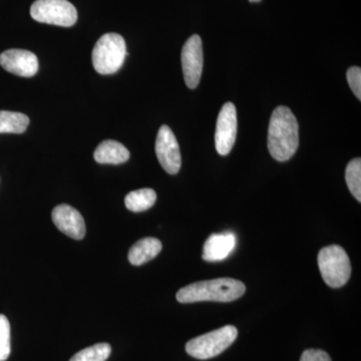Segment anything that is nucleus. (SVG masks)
<instances>
[{"mask_svg":"<svg viewBox=\"0 0 361 361\" xmlns=\"http://www.w3.org/2000/svg\"><path fill=\"white\" fill-rule=\"evenodd\" d=\"M299 146V126L296 116L287 106H280L271 116L268 128V149L279 161H288Z\"/></svg>","mask_w":361,"mask_h":361,"instance_id":"obj_1","label":"nucleus"},{"mask_svg":"<svg viewBox=\"0 0 361 361\" xmlns=\"http://www.w3.org/2000/svg\"><path fill=\"white\" fill-rule=\"evenodd\" d=\"M246 291V286L241 281L232 278L207 280L183 287L177 292L176 298L180 303L215 301L231 302L237 300Z\"/></svg>","mask_w":361,"mask_h":361,"instance_id":"obj_2","label":"nucleus"},{"mask_svg":"<svg viewBox=\"0 0 361 361\" xmlns=\"http://www.w3.org/2000/svg\"><path fill=\"white\" fill-rule=\"evenodd\" d=\"M127 56V45L122 35L106 33L99 37L92 49V65L97 73L111 75L122 68Z\"/></svg>","mask_w":361,"mask_h":361,"instance_id":"obj_3","label":"nucleus"},{"mask_svg":"<svg viewBox=\"0 0 361 361\" xmlns=\"http://www.w3.org/2000/svg\"><path fill=\"white\" fill-rule=\"evenodd\" d=\"M237 336L238 330L236 327L227 325L191 339L186 344V351L188 355L197 360H210L230 348Z\"/></svg>","mask_w":361,"mask_h":361,"instance_id":"obj_4","label":"nucleus"},{"mask_svg":"<svg viewBox=\"0 0 361 361\" xmlns=\"http://www.w3.org/2000/svg\"><path fill=\"white\" fill-rule=\"evenodd\" d=\"M318 267L325 283L339 288L348 283L351 274L350 260L342 247H324L318 254Z\"/></svg>","mask_w":361,"mask_h":361,"instance_id":"obj_5","label":"nucleus"},{"mask_svg":"<svg viewBox=\"0 0 361 361\" xmlns=\"http://www.w3.org/2000/svg\"><path fill=\"white\" fill-rule=\"evenodd\" d=\"M30 16L37 23L71 27L78 20V11L68 0H37Z\"/></svg>","mask_w":361,"mask_h":361,"instance_id":"obj_6","label":"nucleus"},{"mask_svg":"<svg viewBox=\"0 0 361 361\" xmlns=\"http://www.w3.org/2000/svg\"><path fill=\"white\" fill-rule=\"evenodd\" d=\"M180 59L187 87L196 89L200 82L204 63L203 44L198 35H192L185 42Z\"/></svg>","mask_w":361,"mask_h":361,"instance_id":"obj_7","label":"nucleus"},{"mask_svg":"<svg viewBox=\"0 0 361 361\" xmlns=\"http://www.w3.org/2000/svg\"><path fill=\"white\" fill-rule=\"evenodd\" d=\"M156 155L161 167L170 175H176L182 166L180 147L174 133L168 126H161L157 135Z\"/></svg>","mask_w":361,"mask_h":361,"instance_id":"obj_8","label":"nucleus"},{"mask_svg":"<svg viewBox=\"0 0 361 361\" xmlns=\"http://www.w3.org/2000/svg\"><path fill=\"white\" fill-rule=\"evenodd\" d=\"M237 111L234 104L226 103L221 109L216 125V149L221 156L231 152L237 137Z\"/></svg>","mask_w":361,"mask_h":361,"instance_id":"obj_9","label":"nucleus"},{"mask_svg":"<svg viewBox=\"0 0 361 361\" xmlns=\"http://www.w3.org/2000/svg\"><path fill=\"white\" fill-rule=\"evenodd\" d=\"M0 66L8 73L23 78H32L39 71V59L25 49H8L0 54Z\"/></svg>","mask_w":361,"mask_h":361,"instance_id":"obj_10","label":"nucleus"},{"mask_svg":"<svg viewBox=\"0 0 361 361\" xmlns=\"http://www.w3.org/2000/svg\"><path fill=\"white\" fill-rule=\"evenodd\" d=\"M52 221L59 231L75 240H82L85 235V223L77 209L66 204L56 206L51 213Z\"/></svg>","mask_w":361,"mask_h":361,"instance_id":"obj_11","label":"nucleus"},{"mask_svg":"<svg viewBox=\"0 0 361 361\" xmlns=\"http://www.w3.org/2000/svg\"><path fill=\"white\" fill-rule=\"evenodd\" d=\"M236 236L233 233L211 235L204 244V260L208 262L224 260L236 247Z\"/></svg>","mask_w":361,"mask_h":361,"instance_id":"obj_12","label":"nucleus"},{"mask_svg":"<svg viewBox=\"0 0 361 361\" xmlns=\"http://www.w3.org/2000/svg\"><path fill=\"white\" fill-rule=\"evenodd\" d=\"M94 158L99 164L120 165L129 160L130 152L121 142L106 140L97 147Z\"/></svg>","mask_w":361,"mask_h":361,"instance_id":"obj_13","label":"nucleus"},{"mask_svg":"<svg viewBox=\"0 0 361 361\" xmlns=\"http://www.w3.org/2000/svg\"><path fill=\"white\" fill-rule=\"evenodd\" d=\"M161 247L163 246L160 240L152 237L139 240L130 249L128 259L130 264L141 266L157 257L161 250Z\"/></svg>","mask_w":361,"mask_h":361,"instance_id":"obj_14","label":"nucleus"},{"mask_svg":"<svg viewBox=\"0 0 361 361\" xmlns=\"http://www.w3.org/2000/svg\"><path fill=\"white\" fill-rule=\"evenodd\" d=\"M30 125L25 114L0 111V134H23Z\"/></svg>","mask_w":361,"mask_h":361,"instance_id":"obj_15","label":"nucleus"},{"mask_svg":"<svg viewBox=\"0 0 361 361\" xmlns=\"http://www.w3.org/2000/svg\"><path fill=\"white\" fill-rule=\"evenodd\" d=\"M157 194L153 189H140L130 192L125 198V205L128 210L137 213L149 210L155 205Z\"/></svg>","mask_w":361,"mask_h":361,"instance_id":"obj_16","label":"nucleus"},{"mask_svg":"<svg viewBox=\"0 0 361 361\" xmlns=\"http://www.w3.org/2000/svg\"><path fill=\"white\" fill-rule=\"evenodd\" d=\"M111 348L109 343H97L78 351L70 361H106L111 355Z\"/></svg>","mask_w":361,"mask_h":361,"instance_id":"obj_17","label":"nucleus"},{"mask_svg":"<svg viewBox=\"0 0 361 361\" xmlns=\"http://www.w3.org/2000/svg\"><path fill=\"white\" fill-rule=\"evenodd\" d=\"M345 180L349 191L358 202L361 201V160L353 159L345 171Z\"/></svg>","mask_w":361,"mask_h":361,"instance_id":"obj_18","label":"nucleus"},{"mask_svg":"<svg viewBox=\"0 0 361 361\" xmlns=\"http://www.w3.org/2000/svg\"><path fill=\"white\" fill-rule=\"evenodd\" d=\"M11 350V324L6 316L0 314V361H6Z\"/></svg>","mask_w":361,"mask_h":361,"instance_id":"obj_19","label":"nucleus"},{"mask_svg":"<svg viewBox=\"0 0 361 361\" xmlns=\"http://www.w3.org/2000/svg\"><path fill=\"white\" fill-rule=\"evenodd\" d=\"M348 82L353 94L358 99H361V68L360 66H353L349 68L348 73Z\"/></svg>","mask_w":361,"mask_h":361,"instance_id":"obj_20","label":"nucleus"},{"mask_svg":"<svg viewBox=\"0 0 361 361\" xmlns=\"http://www.w3.org/2000/svg\"><path fill=\"white\" fill-rule=\"evenodd\" d=\"M300 361H332L329 353L320 349H307L301 355Z\"/></svg>","mask_w":361,"mask_h":361,"instance_id":"obj_21","label":"nucleus"},{"mask_svg":"<svg viewBox=\"0 0 361 361\" xmlns=\"http://www.w3.org/2000/svg\"><path fill=\"white\" fill-rule=\"evenodd\" d=\"M250 2H259L261 1V0H249Z\"/></svg>","mask_w":361,"mask_h":361,"instance_id":"obj_22","label":"nucleus"}]
</instances>
